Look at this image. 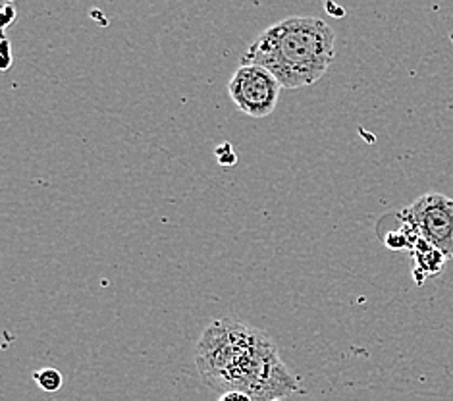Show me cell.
<instances>
[{"instance_id": "obj_1", "label": "cell", "mask_w": 453, "mask_h": 401, "mask_svg": "<svg viewBox=\"0 0 453 401\" xmlns=\"http://www.w3.org/2000/svg\"><path fill=\"white\" fill-rule=\"evenodd\" d=\"M336 34L325 19L296 16L266 27L243 52L242 66H261L286 89L317 83L334 62Z\"/></svg>"}, {"instance_id": "obj_2", "label": "cell", "mask_w": 453, "mask_h": 401, "mask_svg": "<svg viewBox=\"0 0 453 401\" xmlns=\"http://www.w3.org/2000/svg\"><path fill=\"white\" fill-rule=\"evenodd\" d=\"M243 392L253 401H282L299 392V378L280 359L274 340L255 330L224 378L220 396Z\"/></svg>"}, {"instance_id": "obj_3", "label": "cell", "mask_w": 453, "mask_h": 401, "mask_svg": "<svg viewBox=\"0 0 453 401\" xmlns=\"http://www.w3.org/2000/svg\"><path fill=\"white\" fill-rule=\"evenodd\" d=\"M255 330L251 324L235 319H219L204 328L197 343L196 365L201 381L212 392L220 394L232 363L251 340Z\"/></svg>"}, {"instance_id": "obj_4", "label": "cell", "mask_w": 453, "mask_h": 401, "mask_svg": "<svg viewBox=\"0 0 453 401\" xmlns=\"http://www.w3.org/2000/svg\"><path fill=\"white\" fill-rule=\"evenodd\" d=\"M448 258H453V199L441 193L420 195L397 216Z\"/></svg>"}, {"instance_id": "obj_5", "label": "cell", "mask_w": 453, "mask_h": 401, "mask_svg": "<svg viewBox=\"0 0 453 401\" xmlns=\"http://www.w3.org/2000/svg\"><path fill=\"white\" fill-rule=\"evenodd\" d=\"M282 85L261 66H242L234 72L228 93L234 104L247 116L265 118L274 112Z\"/></svg>"}, {"instance_id": "obj_6", "label": "cell", "mask_w": 453, "mask_h": 401, "mask_svg": "<svg viewBox=\"0 0 453 401\" xmlns=\"http://www.w3.org/2000/svg\"><path fill=\"white\" fill-rule=\"evenodd\" d=\"M413 258H415V270H413V276L417 284H423L426 276H434L440 274L441 268H444L448 257L438 251L436 247L430 245L428 242L420 240L415 243L413 247Z\"/></svg>"}, {"instance_id": "obj_7", "label": "cell", "mask_w": 453, "mask_h": 401, "mask_svg": "<svg viewBox=\"0 0 453 401\" xmlns=\"http://www.w3.org/2000/svg\"><path fill=\"white\" fill-rule=\"evenodd\" d=\"M34 381L37 382V386L42 389V392H58L64 384V378L62 374L57 371V368H41L34 374Z\"/></svg>"}, {"instance_id": "obj_8", "label": "cell", "mask_w": 453, "mask_h": 401, "mask_svg": "<svg viewBox=\"0 0 453 401\" xmlns=\"http://www.w3.org/2000/svg\"><path fill=\"white\" fill-rule=\"evenodd\" d=\"M214 157H217V160L220 162L222 166H234L237 162V157H235V150L230 143H222L219 145L217 149H214Z\"/></svg>"}, {"instance_id": "obj_9", "label": "cell", "mask_w": 453, "mask_h": 401, "mask_svg": "<svg viewBox=\"0 0 453 401\" xmlns=\"http://www.w3.org/2000/svg\"><path fill=\"white\" fill-rule=\"evenodd\" d=\"M3 14H4V19H3V29H4V27H8V26L12 24V21L18 18V14H16V8H14L12 4H4V6H3Z\"/></svg>"}, {"instance_id": "obj_10", "label": "cell", "mask_w": 453, "mask_h": 401, "mask_svg": "<svg viewBox=\"0 0 453 401\" xmlns=\"http://www.w3.org/2000/svg\"><path fill=\"white\" fill-rule=\"evenodd\" d=\"M219 401H253V399L243 392H226L220 396Z\"/></svg>"}, {"instance_id": "obj_11", "label": "cell", "mask_w": 453, "mask_h": 401, "mask_svg": "<svg viewBox=\"0 0 453 401\" xmlns=\"http://www.w3.org/2000/svg\"><path fill=\"white\" fill-rule=\"evenodd\" d=\"M3 70H8L10 64H12V58H10V41L3 39Z\"/></svg>"}, {"instance_id": "obj_12", "label": "cell", "mask_w": 453, "mask_h": 401, "mask_svg": "<svg viewBox=\"0 0 453 401\" xmlns=\"http://www.w3.org/2000/svg\"><path fill=\"white\" fill-rule=\"evenodd\" d=\"M326 10H328V12H332L334 16H336V18H343V8H336V6H332V4H326Z\"/></svg>"}]
</instances>
